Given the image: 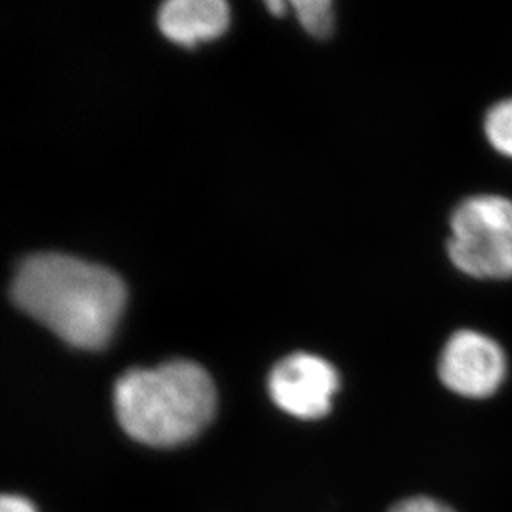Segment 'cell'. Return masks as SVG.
I'll return each instance as SVG.
<instances>
[{"label": "cell", "instance_id": "6da1fadb", "mask_svg": "<svg viewBox=\"0 0 512 512\" xmlns=\"http://www.w3.org/2000/svg\"><path fill=\"white\" fill-rule=\"evenodd\" d=\"M15 304L73 347L110 342L125 309V284L115 272L62 254H37L19 267Z\"/></svg>", "mask_w": 512, "mask_h": 512}, {"label": "cell", "instance_id": "7a4b0ae2", "mask_svg": "<svg viewBox=\"0 0 512 512\" xmlns=\"http://www.w3.org/2000/svg\"><path fill=\"white\" fill-rule=\"evenodd\" d=\"M113 398L121 428L133 440L160 448L193 440L216 411L213 380L188 360L126 372Z\"/></svg>", "mask_w": 512, "mask_h": 512}, {"label": "cell", "instance_id": "3957f363", "mask_svg": "<svg viewBox=\"0 0 512 512\" xmlns=\"http://www.w3.org/2000/svg\"><path fill=\"white\" fill-rule=\"evenodd\" d=\"M448 257L474 279L512 277V201L498 194L464 199L451 214Z\"/></svg>", "mask_w": 512, "mask_h": 512}, {"label": "cell", "instance_id": "277c9868", "mask_svg": "<svg viewBox=\"0 0 512 512\" xmlns=\"http://www.w3.org/2000/svg\"><path fill=\"white\" fill-rule=\"evenodd\" d=\"M508 373L503 347L476 330H458L441 350L438 375L458 397L483 400L498 392Z\"/></svg>", "mask_w": 512, "mask_h": 512}, {"label": "cell", "instance_id": "5b68a950", "mask_svg": "<svg viewBox=\"0 0 512 512\" xmlns=\"http://www.w3.org/2000/svg\"><path fill=\"white\" fill-rule=\"evenodd\" d=\"M339 373L324 358L294 353L272 368L269 393L279 408L300 420H319L329 413L339 390Z\"/></svg>", "mask_w": 512, "mask_h": 512}, {"label": "cell", "instance_id": "8992f818", "mask_svg": "<svg viewBox=\"0 0 512 512\" xmlns=\"http://www.w3.org/2000/svg\"><path fill=\"white\" fill-rule=\"evenodd\" d=\"M228 22V5L221 0H171L160 10L163 34L183 45L216 39Z\"/></svg>", "mask_w": 512, "mask_h": 512}, {"label": "cell", "instance_id": "52a82bcc", "mask_svg": "<svg viewBox=\"0 0 512 512\" xmlns=\"http://www.w3.org/2000/svg\"><path fill=\"white\" fill-rule=\"evenodd\" d=\"M484 135L494 150L512 160V98L489 108L484 118Z\"/></svg>", "mask_w": 512, "mask_h": 512}, {"label": "cell", "instance_id": "ba28073f", "mask_svg": "<svg viewBox=\"0 0 512 512\" xmlns=\"http://www.w3.org/2000/svg\"><path fill=\"white\" fill-rule=\"evenodd\" d=\"M300 24L314 37H327L334 27V14L329 0H295Z\"/></svg>", "mask_w": 512, "mask_h": 512}, {"label": "cell", "instance_id": "9c48e42d", "mask_svg": "<svg viewBox=\"0 0 512 512\" xmlns=\"http://www.w3.org/2000/svg\"><path fill=\"white\" fill-rule=\"evenodd\" d=\"M388 512H456L455 509L443 503L440 499L430 496H410L401 499Z\"/></svg>", "mask_w": 512, "mask_h": 512}, {"label": "cell", "instance_id": "30bf717a", "mask_svg": "<svg viewBox=\"0 0 512 512\" xmlns=\"http://www.w3.org/2000/svg\"><path fill=\"white\" fill-rule=\"evenodd\" d=\"M0 512H37L32 503L20 496H4L0 501Z\"/></svg>", "mask_w": 512, "mask_h": 512}, {"label": "cell", "instance_id": "8fae6325", "mask_svg": "<svg viewBox=\"0 0 512 512\" xmlns=\"http://www.w3.org/2000/svg\"><path fill=\"white\" fill-rule=\"evenodd\" d=\"M267 9L271 10L272 14L282 15L284 14L285 4L279 2V0H272V2H267Z\"/></svg>", "mask_w": 512, "mask_h": 512}]
</instances>
